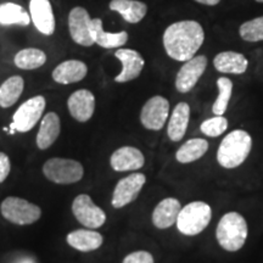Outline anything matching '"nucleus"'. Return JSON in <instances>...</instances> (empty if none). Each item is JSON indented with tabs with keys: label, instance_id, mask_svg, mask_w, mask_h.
I'll return each instance as SVG.
<instances>
[{
	"label": "nucleus",
	"instance_id": "33",
	"mask_svg": "<svg viewBox=\"0 0 263 263\" xmlns=\"http://www.w3.org/2000/svg\"><path fill=\"white\" fill-rule=\"evenodd\" d=\"M11 171V162L5 153H0V183L5 182Z\"/></svg>",
	"mask_w": 263,
	"mask_h": 263
},
{
	"label": "nucleus",
	"instance_id": "17",
	"mask_svg": "<svg viewBox=\"0 0 263 263\" xmlns=\"http://www.w3.org/2000/svg\"><path fill=\"white\" fill-rule=\"evenodd\" d=\"M31 20L42 34L51 35L55 32V17L49 0H31Z\"/></svg>",
	"mask_w": 263,
	"mask_h": 263
},
{
	"label": "nucleus",
	"instance_id": "30",
	"mask_svg": "<svg viewBox=\"0 0 263 263\" xmlns=\"http://www.w3.org/2000/svg\"><path fill=\"white\" fill-rule=\"evenodd\" d=\"M228 129V120L223 116H217L215 115L213 117L207 118L203 121L200 126V130L205 137L209 138H217L224 134V132Z\"/></svg>",
	"mask_w": 263,
	"mask_h": 263
},
{
	"label": "nucleus",
	"instance_id": "31",
	"mask_svg": "<svg viewBox=\"0 0 263 263\" xmlns=\"http://www.w3.org/2000/svg\"><path fill=\"white\" fill-rule=\"evenodd\" d=\"M240 37L246 42H259L263 41V16L254 20H250L240 26Z\"/></svg>",
	"mask_w": 263,
	"mask_h": 263
},
{
	"label": "nucleus",
	"instance_id": "16",
	"mask_svg": "<svg viewBox=\"0 0 263 263\" xmlns=\"http://www.w3.org/2000/svg\"><path fill=\"white\" fill-rule=\"evenodd\" d=\"M182 203L177 197H166L157 203L153 211L151 221L157 229H170L176 224Z\"/></svg>",
	"mask_w": 263,
	"mask_h": 263
},
{
	"label": "nucleus",
	"instance_id": "18",
	"mask_svg": "<svg viewBox=\"0 0 263 263\" xmlns=\"http://www.w3.org/2000/svg\"><path fill=\"white\" fill-rule=\"evenodd\" d=\"M190 122V106L188 103H178L174 106L167 123V136L171 141H180L185 137Z\"/></svg>",
	"mask_w": 263,
	"mask_h": 263
},
{
	"label": "nucleus",
	"instance_id": "21",
	"mask_svg": "<svg viewBox=\"0 0 263 263\" xmlns=\"http://www.w3.org/2000/svg\"><path fill=\"white\" fill-rule=\"evenodd\" d=\"M61 132V122L60 117L55 112H48L42 118L41 126H39L37 133V143L38 149L47 150L50 147L55 141L58 140Z\"/></svg>",
	"mask_w": 263,
	"mask_h": 263
},
{
	"label": "nucleus",
	"instance_id": "19",
	"mask_svg": "<svg viewBox=\"0 0 263 263\" xmlns=\"http://www.w3.org/2000/svg\"><path fill=\"white\" fill-rule=\"evenodd\" d=\"M66 241L72 249L81 252H90L95 251L103 245L104 238L100 233L94 229H76L68 233L66 236Z\"/></svg>",
	"mask_w": 263,
	"mask_h": 263
},
{
	"label": "nucleus",
	"instance_id": "11",
	"mask_svg": "<svg viewBox=\"0 0 263 263\" xmlns=\"http://www.w3.org/2000/svg\"><path fill=\"white\" fill-rule=\"evenodd\" d=\"M207 67V58L205 55L194 57L190 60L184 62L176 77V89L179 93H189L195 88L201 76L205 73Z\"/></svg>",
	"mask_w": 263,
	"mask_h": 263
},
{
	"label": "nucleus",
	"instance_id": "4",
	"mask_svg": "<svg viewBox=\"0 0 263 263\" xmlns=\"http://www.w3.org/2000/svg\"><path fill=\"white\" fill-rule=\"evenodd\" d=\"M212 207L205 201H192L182 206L176 226L180 234L196 236L211 223Z\"/></svg>",
	"mask_w": 263,
	"mask_h": 263
},
{
	"label": "nucleus",
	"instance_id": "12",
	"mask_svg": "<svg viewBox=\"0 0 263 263\" xmlns=\"http://www.w3.org/2000/svg\"><path fill=\"white\" fill-rule=\"evenodd\" d=\"M91 18L84 8L77 6L71 10L68 15V28L74 43L82 47H91L95 44L90 34Z\"/></svg>",
	"mask_w": 263,
	"mask_h": 263
},
{
	"label": "nucleus",
	"instance_id": "20",
	"mask_svg": "<svg viewBox=\"0 0 263 263\" xmlns=\"http://www.w3.org/2000/svg\"><path fill=\"white\" fill-rule=\"evenodd\" d=\"M88 73V66L81 60H66L52 71V80L59 84H72L81 82Z\"/></svg>",
	"mask_w": 263,
	"mask_h": 263
},
{
	"label": "nucleus",
	"instance_id": "29",
	"mask_svg": "<svg viewBox=\"0 0 263 263\" xmlns=\"http://www.w3.org/2000/svg\"><path fill=\"white\" fill-rule=\"evenodd\" d=\"M218 97L212 105V112L217 116H223L228 110V105L233 94V82L227 77H219L217 80Z\"/></svg>",
	"mask_w": 263,
	"mask_h": 263
},
{
	"label": "nucleus",
	"instance_id": "3",
	"mask_svg": "<svg viewBox=\"0 0 263 263\" xmlns=\"http://www.w3.org/2000/svg\"><path fill=\"white\" fill-rule=\"evenodd\" d=\"M249 236V226L241 213L230 211L224 213L216 228V239L218 245L227 252H236L246 244Z\"/></svg>",
	"mask_w": 263,
	"mask_h": 263
},
{
	"label": "nucleus",
	"instance_id": "6",
	"mask_svg": "<svg viewBox=\"0 0 263 263\" xmlns=\"http://www.w3.org/2000/svg\"><path fill=\"white\" fill-rule=\"evenodd\" d=\"M0 212L6 221L16 226H29L39 221L41 207L17 196H8L0 205Z\"/></svg>",
	"mask_w": 263,
	"mask_h": 263
},
{
	"label": "nucleus",
	"instance_id": "9",
	"mask_svg": "<svg viewBox=\"0 0 263 263\" xmlns=\"http://www.w3.org/2000/svg\"><path fill=\"white\" fill-rule=\"evenodd\" d=\"M72 213L82 226L89 229H98L106 222V213L95 205L88 194H81L74 197L72 202Z\"/></svg>",
	"mask_w": 263,
	"mask_h": 263
},
{
	"label": "nucleus",
	"instance_id": "35",
	"mask_svg": "<svg viewBox=\"0 0 263 263\" xmlns=\"http://www.w3.org/2000/svg\"><path fill=\"white\" fill-rule=\"evenodd\" d=\"M256 2H258V3H263V0H256Z\"/></svg>",
	"mask_w": 263,
	"mask_h": 263
},
{
	"label": "nucleus",
	"instance_id": "32",
	"mask_svg": "<svg viewBox=\"0 0 263 263\" xmlns=\"http://www.w3.org/2000/svg\"><path fill=\"white\" fill-rule=\"evenodd\" d=\"M122 263H155V259L149 251L139 250V251L130 252L129 255H127Z\"/></svg>",
	"mask_w": 263,
	"mask_h": 263
},
{
	"label": "nucleus",
	"instance_id": "34",
	"mask_svg": "<svg viewBox=\"0 0 263 263\" xmlns=\"http://www.w3.org/2000/svg\"><path fill=\"white\" fill-rule=\"evenodd\" d=\"M195 2L200 3V4H203V5H209V6H215L218 4L221 0H195Z\"/></svg>",
	"mask_w": 263,
	"mask_h": 263
},
{
	"label": "nucleus",
	"instance_id": "14",
	"mask_svg": "<svg viewBox=\"0 0 263 263\" xmlns=\"http://www.w3.org/2000/svg\"><path fill=\"white\" fill-rule=\"evenodd\" d=\"M115 57L122 64V71L115 77L117 83H127L138 78L143 71L145 61L137 50L133 49H117Z\"/></svg>",
	"mask_w": 263,
	"mask_h": 263
},
{
	"label": "nucleus",
	"instance_id": "5",
	"mask_svg": "<svg viewBox=\"0 0 263 263\" xmlns=\"http://www.w3.org/2000/svg\"><path fill=\"white\" fill-rule=\"evenodd\" d=\"M43 174L52 183L68 185L80 182L83 178L84 168L82 163L76 160L52 157L43 164Z\"/></svg>",
	"mask_w": 263,
	"mask_h": 263
},
{
	"label": "nucleus",
	"instance_id": "15",
	"mask_svg": "<svg viewBox=\"0 0 263 263\" xmlns=\"http://www.w3.org/2000/svg\"><path fill=\"white\" fill-rule=\"evenodd\" d=\"M70 115L77 122H88L95 111V97L90 90L80 89L70 95L67 100Z\"/></svg>",
	"mask_w": 263,
	"mask_h": 263
},
{
	"label": "nucleus",
	"instance_id": "13",
	"mask_svg": "<svg viewBox=\"0 0 263 263\" xmlns=\"http://www.w3.org/2000/svg\"><path fill=\"white\" fill-rule=\"evenodd\" d=\"M145 164V156L136 146H121L110 157V166L115 172H136Z\"/></svg>",
	"mask_w": 263,
	"mask_h": 263
},
{
	"label": "nucleus",
	"instance_id": "28",
	"mask_svg": "<svg viewBox=\"0 0 263 263\" xmlns=\"http://www.w3.org/2000/svg\"><path fill=\"white\" fill-rule=\"evenodd\" d=\"M14 62L16 67L21 70H35L47 62V55L41 49L27 48L20 50L15 55Z\"/></svg>",
	"mask_w": 263,
	"mask_h": 263
},
{
	"label": "nucleus",
	"instance_id": "22",
	"mask_svg": "<svg viewBox=\"0 0 263 263\" xmlns=\"http://www.w3.org/2000/svg\"><path fill=\"white\" fill-rule=\"evenodd\" d=\"M90 34L94 43L105 49L121 48L128 41V33L126 31L118 33L105 32L103 28V21L100 18H91Z\"/></svg>",
	"mask_w": 263,
	"mask_h": 263
},
{
	"label": "nucleus",
	"instance_id": "2",
	"mask_svg": "<svg viewBox=\"0 0 263 263\" xmlns=\"http://www.w3.org/2000/svg\"><path fill=\"white\" fill-rule=\"evenodd\" d=\"M252 144V137L249 132L244 129L229 132L217 149V162L222 168H238L251 154Z\"/></svg>",
	"mask_w": 263,
	"mask_h": 263
},
{
	"label": "nucleus",
	"instance_id": "7",
	"mask_svg": "<svg viewBox=\"0 0 263 263\" xmlns=\"http://www.w3.org/2000/svg\"><path fill=\"white\" fill-rule=\"evenodd\" d=\"M45 105H47L45 98L42 95H37V97H33L25 101L12 116V123L10 126L11 129L18 132V133H27L32 130L33 127L38 123V121L42 120Z\"/></svg>",
	"mask_w": 263,
	"mask_h": 263
},
{
	"label": "nucleus",
	"instance_id": "10",
	"mask_svg": "<svg viewBox=\"0 0 263 263\" xmlns=\"http://www.w3.org/2000/svg\"><path fill=\"white\" fill-rule=\"evenodd\" d=\"M170 117V101L161 95L150 98L140 112V122L145 129L159 132Z\"/></svg>",
	"mask_w": 263,
	"mask_h": 263
},
{
	"label": "nucleus",
	"instance_id": "26",
	"mask_svg": "<svg viewBox=\"0 0 263 263\" xmlns=\"http://www.w3.org/2000/svg\"><path fill=\"white\" fill-rule=\"evenodd\" d=\"M25 88L21 76H12L0 85V107L9 108L17 103Z\"/></svg>",
	"mask_w": 263,
	"mask_h": 263
},
{
	"label": "nucleus",
	"instance_id": "24",
	"mask_svg": "<svg viewBox=\"0 0 263 263\" xmlns=\"http://www.w3.org/2000/svg\"><path fill=\"white\" fill-rule=\"evenodd\" d=\"M209 147L210 144L205 138H190L177 150L176 160L182 164L196 162L206 155Z\"/></svg>",
	"mask_w": 263,
	"mask_h": 263
},
{
	"label": "nucleus",
	"instance_id": "25",
	"mask_svg": "<svg viewBox=\"0 0 263 263\" xmlns=\"http://www.w3.org/2000/svg\"><path fill=\"white\" fill-rule=\"evenodd\" d=\"M110 9L122 16L129 24H138L145 17L147 6L138 0H111Z\"/></svg>",
	"mask_w": 263,
	"mask_h": 263
},
{
	"label": "nucleus",
	"instance_id": "23",
	"mask_svg": "<svg viewBox=\"0 0 263 263\" xmlns=\"http://www.w3.org/2000/svg\"><path fill=\"white\" fill-rule=\"evenodd\" d=\"M213 66L221 73L242 74L248 70L249 61L236 51H222L213 59Z\"/></svg>",
	"mask_w": 263,
	"mask_h": 263
},
{
	"label": "nucleus",
	"instance_id": "1",
	"mask_svg": "<svg viewBox=\"0 0 263 263\" xmlns=\"http://www.w3.org/2000/svg\"><path fill=\"white\" fill-rule=\"evenodd\" d=\"M163 47L176 61L185 62L195 57L205 41L201 25L196 21H180L168 26L163 33Z\"/></svg>",
	"mask_w": 263,
	"mask_h": 263
},
{
	"label": "nucleus",
	"instance_id": "27",
	"mask_svg": "<svg viewBox=\"0 0 263 263\" xmlns=\"http://www.w3.org/2000/svg\"><path fill=\"white\" fill-rule=\"evenodd\" d=\"M29 22H31V18H29L28 12L21 5L15 4V3H4L0 5V25H18L26 27L29 25Z\"/></svg>",
	"mask_w": 263,
	"mask_h": 263
},
{
	"label": "nucleus",
	"instance_id": "8",
	"mask_svg": "<svg viewBox=\"0 0 263 263\" xmlns=\"http://www.w3.org/2000/svg\"><path fill=\"white\" fill-rule=\"evenodd\" d=\"M146 183V176L144 173L134 172L129 176L120 179L115 185L111 205L114 209H123L133 201H136Z\"/></svg>",
	"mask_w": 263,
	"mask_h": 263
}]
</instances>
